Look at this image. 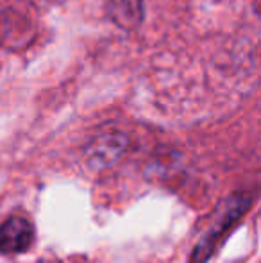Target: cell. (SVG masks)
I'll return each mask as SVG.
<instances>
[{
	"mask_svg": "<svg viewBox=\"0 0 261 263\" xmlns=\"http://www.w3.org/2000/svg\"><path fill=\"white\" fill-rule=\"evenodd\" d=\"M249 208H251V197L245 194H234L220 202L215 213L209 217L202 236L197 240L195 247L190 254V263H208L211 260L222 238L247 213Z\"/></svg>",
	"mask_w": 261,
	"mask_h": 263,
	"instance_id": "obj_1",
	"label": "cell"
},
{
	"mask_svg": "<svg viewBox=\"0 0 261 263\" xmlns=\"http://www.w3.org/2000/svg\"><path fill=\"white\" fill-rule=\"evenodd\" d=\"M129 149V138L122 131H106L88 143L86 163L93 170H106L115 166Z\"/></svg>",
	"mask_w": 261,
	"mask_h": 263,
	"instance_id": "obj_2",
	"label": "cell"
},
{
	"mask_svg": "<svg viewBox=\"0 0 261 263\" xmlns=\"http://www.w3.org/2000/svg\"><path fill=\"white\" fill-rule=\"evenodd\" d=\"M34 226L24 217H11L0 226V253L20 254L31 249Z\"/></svg>",
	"mask_w": 261,
	"mask_h": 263,
	"instance_id": "obj_3",
	"label": "cell"
},
{
	"mask_svg": "<svg viewBox=\"0 0 261 263\" xmlns=\"http://www.w3.org/2000/svg\"><path fill=\"white\" fill-rule=\"evenodd\" d=\"M106 13L118 27L132 31L143 16V0H104Z\"/></svg>",
	"mask_w": 261,
	"mask_h": 263,
	"instance_id": "obj_4",
	"label": "cell"
}]
</instances>
